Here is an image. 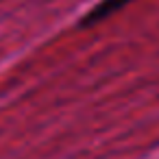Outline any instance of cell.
<instances>
[{
    "label": "cell",
    "instance_id": "1",
    "mask_svg": "<svg viewBox=\"0 0 159 159\" xmlns=\"http://www.w3.org/2000/svg\"><path fill=\"white\" fill-rule=\"evenodd\" d=\"M131 2H133V0H100L96 7H92V9L81 18L79 26H81V29L96 26V24H100L102 20L111 18L113 13H118L120 9H124V7H126V5H131Z\"/></svg>",
    "mask_w": 159,
    "mask_h": 159
}]
</instances>
